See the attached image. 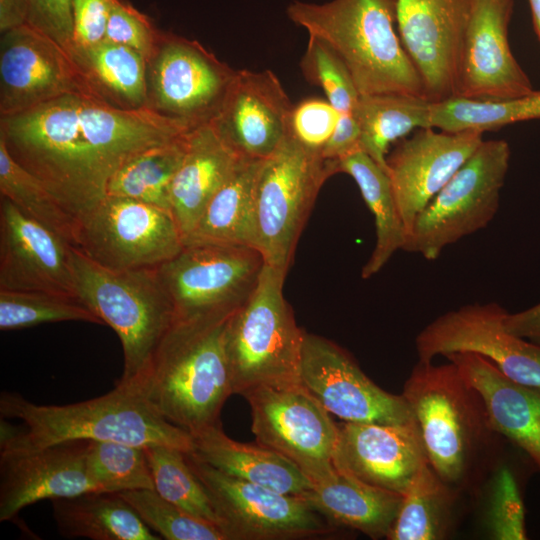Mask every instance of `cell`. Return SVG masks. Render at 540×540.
<instances>
[{
  "label": "cell",
  "mask_w": 540,
  "mask_h": 540,
  "mask_svg": "<svg viewBox=\"0 0 540 540\" xmlns=\"http://www.w3.org/2000/svg\"><path fill=\"white\" fill-rule=\"evenodd\" d=\"M194 127L152 105L123 108L97 94L74 93L1 117L0 139L78 220L106 198L110 178L126 160Z\"/></svg>",
  "instance_id": "1"
},
{
  "label": "cell",
  "mask_w": 540,
  "mask_h": 540,
  "mask_svg": "<svg viewBox=\"0 0 540 540\" xmlns=\"http://www.w3.org/2000/svg\"><path fill=\"white\" fill-rule=\"evenodd\" d=\"M0 452H25L70 440L114 441L167 446L191 453L193 437L163 418L148 402L140 381H118L97 398L67 405H40L19 393L2 392Z\"/></svg>",
  "instance_id": "2"
},
{
  "label": "cell",
  "mask_w": 540,
  "mask_h": 540,
  "mask_svg": "<svg viewBox=\"0 0 540 540\" xmlns=\"http://www.w3.org/2000/svg\"><path fill=\"white\" fill-rule=\"evenodd\" d=\"M231 314L175 320L136 378L152 407L191 435L219 423L233 394L225 340Z\"/></svg>",
  "instance_id": "3"
},
{
  "label": "cell",
  "mask_w": 540,
  "mask_h": 540,
  "mask_svg": "<svg viewBox=\"0 0 540 540\" xmlns=\"http://www.w3.org/2000/svg\"><path fill=\"white\" fill-rule=\"evenodd\" d=\"M401 394L414 414L430 467L454 489L471 491L500 436L480 394L451 361L435 365L421 360Z\"/></svg>",
  "instance_id": "4"
},
{
  "label": "cell",
  "mask_w": 540,
  "mask_h": 540,
  "mask_svg": "<svg viewBox=\"0 0 540 540\" xmlns=\"http://www.w3.org/2000/svg\"><path fill=\"white\" fill-rule=\"evenodd\" d=\"M286 13L308 36L320 39L339 56L359 95L426 98L420 74L396 29V0L293 1Z\"/></svg>",
  "instance_id": "5"
},
{
  "label": "cell",
  "mask_w": 540,
  "mask_h": 540,
  "mask_svg": "<svg viewBox=\"0 0 540 540\" xmlns=\"http://www.w3.org/2000/svg\"><path fill=\"white\" fill-rule=\"evenodd\" d=\"M70 265L76 295L121 341L124 365L119 381L135 380L145 372L175 321L174 307L157 267L113 270L73 246Z\"/></svg>",
  "instance_id": "6"
},
{
  "label": "cell",
  "mask_w": 540,
  "mask_h": 540,
  "mask_svg": "<svg viewBox=\"0 0 540 540\" xmlns=\"http://www.w3.org/2000/svg\"><path fill=\"white\" fill-rule=\"evenodd\" d=\"M286 273L265 263L253 293L229 317L225 340L233 394L299 381L305 331L283 296Z\"/></svg>",
  "instance_id": "7"
},
{
  "label": "cell",
  "mask_w": 540,
  "mask_h": 540,
  "mask_svg": "<svg viewBox=\"0 0 540 540\" xmlns=\"http://www.w3.org/2000/svg\"><path fill=\"white\" fill-rule=\"evenodd\" d=\"M334 174L335 161L305 148L289 133L262 161L255 215L257 250L266 264L287 272L319 190Z\"/></svg>",
  "instance_id": "8"
},
{
  "label": "cell",
  "mask_w": 540,
  "mask_h": 540,
  "mask_svg": "<svg viewBox=\"0 0 540 540\" xmlns=\"http://www.w3.org/2000/svg\"><path fill=\"white\" fill-rule=\"evenodd\" d=\"M510 156L505 140H483L417 215L403 250L432 261L447 246L485 228L498 211Z\"/></svg>",
  "instance_id": "9"
},
{
  "label": "cell",
  "mask_w": 540,
  "mask_h": 540,
  "mask_svg": "<svg viewBox=\"0 0 540 540\" xmlns=\"http://www.w3.org/2000/svg\"><path fill=\"white\" fill-rule=\"evenodd\" d=\"M264 265L252 247L187 243L157 272L175 320H190L236 311L253 293Z\"/></svg>",
  "instance_id": "10"
},
{
  "label": "cell",
  "mask_w": 540,
  "mask_h": 540,
  "mask_svg": "<svg viewBox=\"0 0 540 540\" xmlns=\"http://www.w3.org/2000/svg\"><path fill=\"white\" fill-rule=\"evenodd\" d=\"M242 396L257 443L289 459L312 483L336 472L338 424L300 381L261 385Z\"/></svg>",
  "instance_id": "11"
},
{
  "label": "cell",
  "mask_w": 540,
  "mask_h": 540,
  "mask_svg": "<svg viewBox=\"0 0 540 540\" xmlns=\"http://www.w3.org/2000/svg\"><path fill=\"white\" fill-rule=\"evenodd\" d=\"M183 246L172 213L137 200L106 196L78 219L76 248L109 269L155 268Z\"/></svg>",
  "instance_id": "12"
},
{
  "label": "cell",
  "mask_w": 540,
  "mask_h": 540,
  "mask_svg": "<svg viewBox=\"0 0 540 540\" xmlns=\"http://www.w3.org/2000/svg\"><path fill=\"white\" fill-rule=\"evenodd\" d=\"M206 488L227 540H288L326 535L331 524L302 497L226 475L186 454Z\"/></svg>",
  "instance_id": "13"
},
{
  "label": "cell",
  "mask_w": 540,
  "mask_h": 540,
  "mask_svg": "<svg viewBox=\"0 0 540 540\" xmlns=\"http://www.w3.org/2000/svg\"><path fill=\"white\" fill-rule=\"evenodd\" d=\"M299 381L343 422L417 425L402 394L380 388L346 350L322 336L304 332Z\"/></svg>",
  "instance_id": "14"
},
{
  "label": "cell",
  "mask_w": 540,
  "mask_h": 540,
  "mask_svg": "<svg viewBox=\"0 0 540 540\" xmlns=\"http://www.w3.org/2000/svg\"><path fill=\"white\" fill-rule=\"evenodd\" d=\"M506 310L496 302L450 310L426 325L415 338L419 360L473 352L488 359L507 378L540 386V345L505 330Z\"/></svg>",
  "instance_id": "15"
},
{
  "label": "cell",
  "mask_w": 540,
  "mask_h": 540,
  "mask_svg": "<svg viewBox=\"0 0 540 540\" xmlns=\"http://www.w3.org/2000/svg\"><path fill=\"white\" fill-rule=\"evenodd\" d=\"M74 93L100 95L67 49L28 24L1 33V117Z\"/></svg>",
  "instance_id": "16"
},
{
  "label": "cell",
  "mask_w": 540,
  "mask_h": 540,
  "mask_svg": "<svg viewBox=\"0 0 540 540\" xmlns=\"http://www.w3.org/2000/svg\"><path fill=\"white\" fill-rule=\"evenodd\" d=\"M513 0H471L461 46L456 95L503 100L534 91L508 41Z\"/></svg>",
  "instance_id": "17"
},
{
  "label": "cell",
  "mask_w": 540,
  "mask_h": 540,
  "mask_svg": "<svg viewBox=\"0 0 540 540\" xmlns=\"http://www.w3.org/2000/svg\"><path fill=\"white\" fill-rule=\"evenodd\" d=\"M471 0H396L397 30L432 102L456 95Z\"/></svg>",
  "instance_id": "18"
},
{
  "label": "cell",
  "mask_w": 540,
  "mask_h": 540,
  "mask_svg": "<svg viewBox=\"0 0 540 540\" xmlns=\"http://www.w3.org/2000/svg\"><path fill=\"white\" fill-rule=\"evenodd\" d=\"M153 60L157 109L194 126L218 112L237 70L198 42L160 35Z\"/></svg>",
  "instance_id": "19"
},
{
  "label": "cell",
  "mask_w": 540,
  "mask_h": 540,
  "mask_svg": "<svg viewBox=\"0 0 540 540\" xmlns=\"http://www.w3.org/2000/svg\"><path fill=\"white\" fill-rule=\"evenodd\" d=\"M483 133L420 128L397 142L386 158L395 200L408 233L417 215L467 161Z\"/></svg>",
  "instance_id": "20"
},
{
  "label": "cell",
  "mask_w": 540,
  "mask_h": 540,
  "mask_svg": "<svg viewBox=\"0 0 540 540\" xmlns=\"http://www.w3.org/2000/svg\"><path fill=\"white\" fill-rule=\"evenodd\" d=\"M293 104L271 70H237L211 122L240 156L266 159L288 134Z\"/></svg>",
  "instance_id": "21"
},
{
  "label": "cell",
  "mask_w": 540,
  "mask_h": 540,
  "mask_svg": "<svg viewBox=\"0 0 540 540\" xmlns=\"http://www.w3.org/2000/svg\"><path fill=\"white\" fill-rule=\"evenodd\" d=\"M335 468L374 487L404 495L428 463L417 425L343 422Z\"/></svg>",
  "instance_id": "22"
},
{
  "label": "cell",
  "mask_w": 540,
  "mask_h": 540,
  "mask_svg": "<svg viewBox=\"0 0 540 540\" xmlns=\"http://www.w3.org/2000/svg\"><path fill=\"white\" fill-rule=\"evenodd\" d=\"M91 440H70L25 452H0V521L44 499L99 491L87 465Z\"/></svg>",
  "instance_id": "23"
},
{
  "label": "cell",
  "mask_w": 540,
  "mask_h": 540,
  "mask_svg": "<svg viewBox=\"0 0 540 540\" xmlns=\"http://www.w3.org/2000/svg\"><path fill=\"white\" fill-rule=\"evenodd\" d=\"M70 248L68 242L1 196L0 290L77 296Z\"/></svg>",
  "instance_id": "24"
},
{
  "label": "cell",
  "mask_w": 540,
  "mask_h": 540,
  "mask_svg": "<svg viewBox=\"0 0 540 540\" xmlns=\"http://www.w3.org/2000/svg\"><path fill=\"white\" fill-rule=\"evenodd\" d=\"M445 357L480 394L493 429L540 471V386L507 378L477 353L455 352Z\"/></svg>",
  "instance_id": "25"
},
{
  "label": "cell",
  "mask_w": 540,
  "mask_h": 540,
  "mask_svg": "<svg viewBox=\"0 0 540 540\" xmlns=\"http://www.w3.org/2000/svg\"><path fill=\"white\" fill-rule=\"evenodd\" d=\"M240 159L211 120L189 131L186 151L173 179L170 198L171 213L184 241Z\"/></svg>",
  "instance_id": "26"
},
{
  "label": "cell",
  "mask_w": 540,
  "mask_h": 540,
  "mask_svg": "<svg viewBox=\"0 0 540 540\" xmlns=\"http://www.w3.org/2000/svg\"><path fill=\"white\" fill-rule=\"evenodd\" d=\"M192 437L190 454L226 475L299 497L312 487L310 479L289 459L257 442L230 438L220 422Z\"/></svg>",
  "instance_id": "27"
},
{
  "label": "cell",
  "mask_w": 540,
  "mask_h": 540,
  "mask_svg": "<svg viewBox=\"0 0 540 540\" xmlns=\"http://www.w3.org/2000/svg\"><path fill=\"white\" fill-rule=\"evenodd\" d=\"M331 524L360 531L371 539L386 538L403 496L336 472L301 496Z\"/></svg>",
  "instance_id": "28"
},
{
  "label": "cell",
  "mask_w": 540,
  "mask_h": 540,
  "mask_svg": "<svg viewBox=\"0 0 540 540\" xmlns=\"http://www.w3.org/2000/svg\"><path fill=\"white\" fill-rule=\"evenodd\" d=\"M263 160L241 157L184 244L219 243L257 249L255 186Z\"/></svg>",
  "instance_id": "29"
},
{
  "label": "cell",
  "mask_w": 540,
  "mask_h": 540,
  "mask_svg": "<svg viewBox=\"0 0 540 540\" xmlns=\"http://www.w3.org/2000/svg\"><path fill=\"white\" fill-rule=\"evenodd\" d=\"M52 501L58 532L66 538L158 540L117 493L92 491Z\"/></svg>",
  "instance_id": "30"
},
{
  "label": "cell",
  "mask_w": 540,
  "mask_h": 540,
  "mask_svg": "<svg viewBox=\"0 0 540 540\" xmlns=\"http://www.w3.org/2000/svg\"><path fill=\"white\" fill-rule=\"evenodd\" d=\"M336 173H345L356 182L375 222L376 242L361 276L378 273L393 254L402 249L407 232L401 218L387 172L362 150L335 161Z\"/></svg>",
  "instance_id": "31"
},
{
  "label": "cell",
  "mask_w": 540,
  "mask_h": 540,
  "mask_svg": "<svg viewBox=\"0 0 540 540\" xmlns=\"http://www.w3.org/2000/svg\"><path fill=\"white\" fill-rule=\"evenodd\" d=\"M432 101L407 94L359 95L354 116L360 129V149L387 172L391 144L430 125Z\"/></svg>",
  "instance_id": "32"
},
{
  "label": "cell",
  "mask_w": 540,
  "mask_h": 540,
  "mask_svg": "<svg viewBox=\"0 0 540 540\" xmlns=\"http://www.w3.org/2000/svg\"><path fill=\"white\" fill-rule=\"evenodd\" d=\"M461 494L426 464L403 495L386 539H447L455 525V507Z\"/></svg>",
  "instance_id": "33"
},
{
  "label": "cell",
  "mask_w": 540,
  "mask_h": 540,
  "mask_svg": "<svg viewBox=\"0 0 540 540\" xmlns=\"http://www.w3.org/2000/svg\"><path fill=\"white\" fill-rule=\"evenodd\" d=\"M185 135L126 160L110 178L106 196L133 199L171 212V187L186 151Z\"/></svg>",
  "instance_id": "34"
},
{
  "label": "cell",
  "mask_w": 540,
  "mask_h": 540,
  "mask_svg": "<svg viewBox=\"0 0 540 540\" xmlns=\"http://www.w3.org/2000/svg\"><path fill=\"white\" fill-rule=\"evenodd\" d=\"M96 91L123 108H139L148 103L147 59L126 45L103 40L74 55Z\"/></svg>",
  "instance_id": "35"
},
{
  "label": "cell",
  "mask_w": 540,
  "mask_h": 540,
  "mask_svg": "<svg viewBox=\"0 0 540 540\" xmlns=\"http://www.w3.org/2000/svg\"><path fill=\"white\" fill-rule=\"evenodd\" d=\"M533 119H540V90L503 100L451 97L431 103V127L446 132L484 133Z\"/></svg>",
  "instance_id": "36"
},
{
  "label": "cell",
  "mask_w": 540,
  "mask_h": 540,
  "mask_svg": "<svg viewBox=\"0 0 540 540\" xmlns=\"http://www.w3.org/2000/svg\"><path fill=\"white\" fill-rule=\"evenodd\" d=\"M0 193L24 214L76 247L78 220L38 180L18 164L0 139Z\"/></svg>",
  "instance_id": "37"
},
{
  "label": "cell",
  "mask_w": 540,
  "mask_h": 540,
  "mask_svg": "<svg viewBox=\"0 0 540 540\" xmlns=\"http://www.w3.org/2000/svg\"><path fill=\"white\" fill-rule=\"evenodd\" d=\"M144 449L154 490L188 514L221 529L210 496L190 467L187 453L160 445L147 446Z\"/></svg>",
  "instance_id": "38"
},
{
  "label": "cell",
  "mask_w": 540,
  "mask_h": 540,
  "mask_svg": "<svg viewBox=\"0 0 540 540\" xmlns=\"http://www.w3.org/2000/svg\"><path fill=\"white\" fill-rule=\"evenodd\" d=\"M62 321L104 324L78 296L42 291L0 290L2 331Z\"/></svg>",
  "instance_id": "39"
},
{
  "label": "cell",
  "mask_w": 540,
  "mask_h": 540,
  "mask_svg": "<svg viewBox=\"0 0 540 540\" xmlns=\"http://www.w3.org/2000/svg\"><path fill=\"white\" fill-rule=\"evenodd\" d=\"M89 473L101 492L152 489L154 483L144 447L91 440L87 451Z\"/></svg>",
  "instance_id": "40"
},
{
  "label": "cell",
  "mask_w": 540,
  "mask_h": 540,
  "mask_svg": "<svg viewBox=\"0 0 540 540\" xmlns=\"http://www.w3.org/2000/svg\"><path fill=\"white\" fill-rule=\"evenodd\" d=\"M151 529L166 540H227L216 525L200 520L155 490L136 489L117 493Z\"/></svg>",
  "instance_id": "41"
},
{
  "label": "cell",
  "mask_w": 540,
  "mask_h": 540,
  "mask_svg": "<svg viewBox=\"0 0 540 540\" xmlns=\"http://www.w3.org/2000/svg\"><path fill=\"white\" fill-rule=\"evenodd\" d=\"M300 69L308 82L320 87L340 114H353L359 93L342 60L323 41L309 36Z\"/></svg>",
  "instance_id": "42"
},
{
  "label": "cell",
  "mask_w": 540,
  "mask_h": 540,
  "mask_svg": "<svg viewBox=\"0 0 540 540\" xmlns=\"http://www.w3.org/2000/svg\"><path fill=\"white\" fill-rule=\"evenodd\" d=\"M487 526L495 540L527 539L519 482L508 466H500L491 485Z\"/></svg>",
  "instance_id": "43"
},
{
  "label": "cell",
  "mask_w": 540,
  "mask_h": 540,
  "mask_svg": "<svg viewBox=\"0 0 540 540\" xmlns=\"http://www.w3.org/2000/svg\"><path fill=\"white\" fill-rule=\"evenodd\" d=\"M339 116L340 113L327 99L307 98L293 105L288 133L305 148L321 154Z\"/></svg>",
  "instance_id": "44"
},
{
  "label": "cell",
  "mask_w": 540,
  "mask_h": 540,
  "mask_svg": "<svg viewBox=\"0 0 540 540\" xmlns=\"http://www.w3.org/2000/svg\"><path fill=\"white\" fill-rule=\"evenodd\" d=\"M159 38L145 15L123 0L111 1L104 40L131 47L151 61Z\"/></svg>",
  "instance_id": "45"
},
{
  "label": "cell",
  "mask_w": 540,
  "mask_h": 540,
  "mask_svg": "<svg viewBox=\"0 0 540 540\" xmlns=\"http://www.w3.org/2000/svg\"><path fill=\"white\" fill-rule=\"evenodd\" d=\"M26 24L52 38L71 53L72 0H28Z\"/></svg>",
  "instance_id": "46"
},
{
  "label": "cell",
  "mask_w": 540,
  "mask_h": 540,
  "mask_svg": "<svg viewBox=\"0 0 540 540\" xmlns=\"http://www.w3.org/2000/svg\"><path fill=\"white\" fill-rule=\"evenodd\" d=\"M112 0H72V55L105 39Z\"/></svg>",
  "instance_id": "47"
},
{
  "label": "cell",
  "mask_w": 540,
  "mask_h": 540,
  "mask_svg": "<svg viewBox=\"0 0 540 540\" xmlns=\"http://www.w3.org/2000/svg\"><path fill=\"white\" fill-rule=\"evenodd\" d=\"M360 149V129L353 114H340L336 127L321 150L325 160L337 161Z\"/></svg>",
  "instance_id": "48"
},
{
  "label": "cell",
  "mask_w": 540,
  "mask_h": 540,
  "mask_svg": "<svg viewBox=\"0 0 540 540\" xmlns=\"http://www.w3.org/2000/svg\"><path fill=\"white\" fill-rule=\"evenodd\" d=\"M506 331L540 345V303L526 310L503 316Z\"/></svg>",
  "instance_id": "49"
},
{
  "label": "cell",
  "mask_w": 540,
  "mask_h": 540,
  "mask_svg": "<svg viewBox=\"0 0 540 540\" xmlns=\"http://www.w3.org/2000/svg\"><path fill=\"white\" fill-rule=\"evenodd\" d=\"M28 0H0V31L4 33L26 24Z\"/></svg>",
  "instance_id": "50"
},
{
  "label": "cell",
  "mask_w": 540,
  "mask_h": 540,
  "mask_svg": "<svg viewBox=\"0 0 540 540\" xmlns=\"http://www.w3.org/2000/svg\"><path fill=\"white\" fill-rule=\"evenodd\" d=\"M531 8L533 24L540 41V0H528Z\"/></svg>",
  "instance_id": "51"
}]
</instances>
